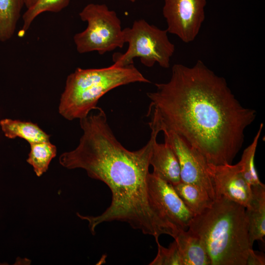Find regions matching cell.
Wrapping results in <instances>:
<instances>
[{
  "mask_svg": "<svg viewBox=\"0 0 265 265\" xmlns=\"http://www.w3.org/2000/svg\"><path fill=\"white\" fill-rule=\"evenodd\" d=\"M70 0H37L30 7L27 8L22 18L23 27L20 31L21 36L28 30L35 19L45 12H58L67 7Z\"/></svg>",
  "mask_w": 265,
  "mask_h": 265,
  "instance_id": "cell-19",
  "label": "cell"
},
{
  "mask_svg": "<svg viewBox=\"0 0 265 265\" xmlns=\"http://www.w3.org/2000/svg\"><path fill=\"white\" fill-rule=\"evenodd\" d=\"M183 265H211L200 239L188 230H180L174 238Z\"/></svg>",
  "mask_w": 265,
  "mask_h": 265,
  "instance_id": "cell-13",
  "label": "cell"
},
{
  "mask_svg": "<svg viewBox=\"0 0 265 265\" xmlns=\"http://www.w3.org/2000/svg\"><path fill=\"white\" fill-rule=\"evenodd\" d=\"M150 164L153 173L172 186L181 182L180 168L178 159L171 146L166 142L153 144Z\"/></svg>",
  "mask_w": 265,
  "mask_h": 265,
  "instance_id": "cell-11",
  "label": "cell"
},
{
  "mask_svg": "<svg viewBox=\"0 0 265 265\" xmlns=\"http://www.w3.org/2000/svg\"><path fill=\"white\" fill-rule=\"evenodd\" d=\"M130 0L131 2H134V1H136L137 0Z\"/></svg>",
  "mask_w": 265,
  "mask_h": 265,
  "instance_id": "cell-23",
  "label": "cell"
},
{
  "mask_svg": "<svg viewBox=\"0 0 265 265\" xmlns=\"http://www.w3.org/2000/svg\"><path fill=\"white\" fill-rule=\"evenodd\" d=\"M265 258L264 255L255 251L253 248L250 249L246 260V265H265Z\"/></svg>",
  "mask_w": 265,
  "mask_h": 265,
  "instance_id": "cell-21",
  "label": "cell"
},
{
  "mask_svg": "<svg viewBox=\"0 0 265 265\" xmlns=\"http://www.w3.org/2000/svg\"><path fill=\"white\" fill-rule=\"evenodd\" d=\"M0 125L5 136L9 138L20 137L29 144L50 141V135L31 122L6 118L0 120Z\"/></svg>",
  "mask_w": 265,
  "mask_h": 265,
  "instance_id": "cell-14",
  "label": "cell"
},
{
  "mask_svg": "<svg viewBox=\"0 0 265 265\" xmlns=\"http://www.w3.org/2000/svg\"><path fill=\"white\" fill-rule=\"evenodd\" d=\"M166 29L150 25L143 19L135 21L132 27L123 29L125 43L128 48L124 53L113 55L114 63L125 66L133 64L134 58L151 67L156 63L163 68H168L175 52V45L169 39Z\"/></svg>",
  "mask_w": 265,
  "mask_h": 265,
  "instance_id": "cell-5",
  "label": "cell"
},
{
  "mask_svg": "<svg viewBox=\"0 0 265 265\" xmlns=\"http://www.w3.org/2000/svg\"><path fill=\"white\" fill-rule=\"evenodd\" d=\"M87 27L74 36L80 53L96 51L100 54L121 48L125 43L121 22L116 13L105 4L89 3L79 13Z\"/></svg>",
  "mask_w": 265,
  "mask_h": 265,
  "instance_id": "cell-6",
  "label": "cell"
},
{
  "mask_svg": "<svg viewBox=\"0 0 265 265\" xmlns=\"http://www.w3.org/2000/svg\"><path fill=\"white\" fill-rule=\"evenodd\" d=\"M158 253L150 265H183L182 261L175 240L168 247L162 246L156 241Z\"/></svg>",
  "mask_w": 265,
  "mask_h": 265,
  "instance_id": "cell-20",
  "label": "cell"
},
{
  "mask_svg": "<svg viewBox=\"0 0 265 265\" xmlns=\"http://www.w3.org/2000/svg\"><path fill=\"white\" fill-rule=\"evenodd\" d=\"M184 204L194 216L210 207L214 200L197 186L180 182L173 186Z\"/></svg>",
  "mask_w": 265,
  "mask_h": 265,
  "instance_id": "cell-15",
  "label": "cell"
},
{
  "mask_svg": "<svg viewBox=\"0 0 265 265\" xmlns=\"http://www.w3.org/2000/svg\"><path fill=\"white\" fill-rule=\"evenodd\" d=\"M134 82H151L133 64L120 66L113 63L102 68H77L67 77L59 113L69 120L84 118L98 108L99 99L108 91Z\"/></svg>",
  "mask_w": 265,
  "mask_h": 265,
  "instance_id": "cell-4",
  "label": "cell"
},
{
  "mask_svg": "<svg viewBox=\"0 0 265 265\" xmlns=\"http://www.w3.org/2000/svg\"><path fill=\"white\" fill-rule=\"evenodd\" d=\"M147 185L149 201L157 215L177 232L187 230L194 215L173 186L153 173L148 174Z\"/></svg>",
  "mask_w": 265,
  "mask_h": 265,
  "instance_id": "cell-7",
  "label": "cell"
},
{
  "mask_svg": "<svg viewBox=\"0 0 265 265\" xmlns=\"http://www.w3.org/2000/svg\"><path fill=\"white\" fill-rule=\"evenodd\" d=\"M24 0H0V41H6L13 35Z\"/></svg>",
  "mask_w": 265,
  "mask_h": 265,
  "instance_id": "cell-16",
  "label": "cell"
},
{
  "mask_svg": "<svg viewBox=\"0 0 265 265\" xmlns=\"http://www.w3.org/2000/svg\"><path fill=\"white\" fill-rule=\"evenodd\" d=\"M37 0H24V5L26 8L31 7Z\"/></svg>",
  "mask_w": 265,
  "mask_h": 265,
  "instance_id": "cell-22",
  "label": "cell"
},
{
  "mask_svg": "<svg viewBox=\"0 0 265 265\" xmlns=\"http://www.w3.org/2000/svg\"><path fill=\"white\" fill-rule=\"evenodd\" d=\"M164 141L171 147L180 168L181 181L198 187L212 200L215 199L208 162L196 149L172 131L163 129Z\"/></svg>",
  "mask_w": 265,
  "mask_h": 265,
  "instance_id": "cell-8",
  "label": "cell"
},
{
  "mask_svg": "<svg viewBox=\"0 0 265 265\" xmlns=\"http://www.w3.org/2000/svg\"><path fill=\"white\" fill-rule=\"evenodd\" d=\"M207 0H164L163 15L168 32L186 43L197 36L205 19Z\"/></svg>",
  "mask_w": 265,
  "mask_h": 265,
  "instance_id": "cell-9",
  "label": "cell"
},
{
  "mask_svg": "<svg viewBox=\"0 0 265 265\" xmlns=\"http://www.w3.org/2000/svg\"><path fill=\"white\" fill-rule=\"evenodd\" d=\"M157 136L151 134L141 149L131 151L120 143L100 148L89 162L88 176L106 184L112 194L110 206L98 216L78 217L88 222L93 234L99 224L118 221L153 236L156 241L162 234L175 237L177 231L163 222L153 211L148 197L147 179L153 144Z\"/></svg>",
  "mask_w": 265,
  "mask_h": 265,
  "instance_id": "cell-2",
  "label": "cell"
},
{
  "mask_svg": "<svg viewBox=\"0 0 265 265\" xmlns=\"http://www.w3.org/2000/svg\"><path fill=\"white\" fill-rule=\"evenodd\" d=\"M30 150L26 161L30 164L36 176L40 177L49 168L55 157L56 147L50 141L30 144Z\"/></svg>",
  "mask_w": 265,
  "mask_h": 265,
  "instance_id": "cell-17",
  "label": "cell"
},
{
  "mask_svg": "<svg viewBox=\"0 0 265 265\" xmlns=\"http://www.w3.org/2000/svg\"><path fill=\"white\" fill-rule=\"evenodd\" d=\"M263 127L261 123L253 141L244 149L238 162L244 178L251 186L264 184L259 179L254 163L256 150Z\"/></svg>",
  "mask_w": 265,
  "mask_h": 265,
  "instance_id": "cell-18",
  "label": "cell"
},
{
  "mask_svg": "<svg viewBox=\"0 0 265 265\" xmlns=\"http://www.w3.org/2000/svg\"><path fill=\"white\" fill-rule=\"evenodd\" d=\"M208 171L215 199L224 197L245 208L252 198L251 186L244 178L238 163L214 165L208 164Z\"/></svg>",
  "mask_w": 265,
  "mask_h": 265,
  "instance_id": "cell-10",
  "label": "cell"
},
{
  "mask_svg": "<svg viewBox=\"0 0 265 265\" xmlns=\"http://www.w3.org/2000/svg\"><path fill=\"white\" fill-rule=\"evenodd\" d=\"M155 86L147 93L149 113L160 131L179 135L209 164H232L256 111L240 104L225 79L198 60L192 66L174 64L169 80Z\"/></svg>",
  "mask_w": 265,
  "mask_h": 265,
  "instance_id": "cell-1",
  "label": "cell"
},
{
  "mask_svg": "<svg viewBox=\"0 0 265 265\" xmlns=\"http://www.w3.org/2000/svg\"><path fill=\"white\" fill-rule=\"evenodd\" d=\"M201 240L211 265H246L250 244L245 208L224 197L193 217L188 229Z\"/></svg>",
  "mask_w": 265,
  "mask_h": 265,
  "instance_id": "cell-3",
  "label": "cell"
},
{
  "mask_svg": "<svg viewBox=\"0 0 265 265\" xmlns=\"http://www.w3.org/2000/svg\"><path fill=\"white\" fill-rule=\"evenodd\" d=\"M252 187V198L245 208L250 244L255 241H264L265 236V186Z\"/></svg>",
  "mask_w": 265,
  "mask_h": 265,
  "instance_id": "cell-12",
  "label": "cell"
}]
</instances>
